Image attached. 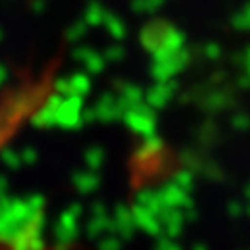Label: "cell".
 <instances>
[{
  "label": "cell",
  "instance_id": "6da1fadb",
  "mask_svg": "<svg viewBox=\"0 0 250 250\" xmlns=\"http://www.w3.org/2000/svg\"><path fill=\"white\" fill-rule=\"evenodd\" d=\"M50 73L29 77L27 82L6 90L0 98V150L34 119L50 92Z\"/></svg>",
  "mask_w": 250,
  "mask_h": 250
}]
</instances>
